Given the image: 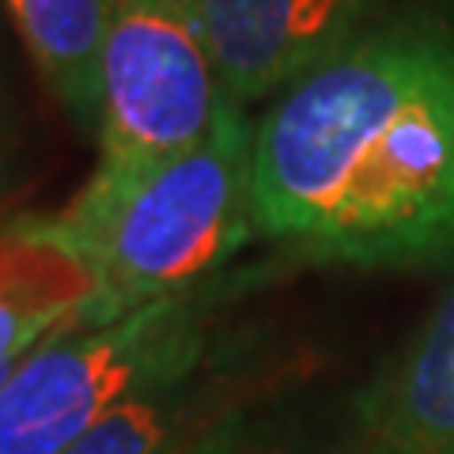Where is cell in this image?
Segmentation results:
<instances>
[{
	"mask_svg": "<svg viewBox=\"0 0 454 454\" xmlns=\"http://www.w3.org/2000/svg\"><path fill=\"white\" fill-rule=\"evenodd\" d=\"M223 88L254 103L310 76L360 38L372 0H190Z\"/></svg>",
	"mask_w": 454,
	"mask_h": 454,
	"instance_id": "5b68a950",
	"label": "cell"
},
{
	"mask_svg": "<svg viewBox=\"0 0 454 454\" xmlns=\"http://www.w3.org/2000/svg\"><path fill=\"white\" fill-rule=\"evenodd\" d=\"M178 454H310V450L300 447V439L292 435L284 420L235 405L231 413L220 417L205 435H197Z\"/></svg>",
	"mask_w": 454,
	"mask_h": 454,
	"instance_id": "30bf717a",
	"label": "cell"
},
{
	"mask_svg": "<svg viewBox=\"0 0 454 454\" xmlns=\"http://www.w3.org/2000/svg\"><path fill=\"white\" fill-rule=\"evenodd\" d=\"M23 360V356H20ZM20 360H0V390H4L8 387V379L12 375H16V367H20Z\"/></svg>",
	"mask_w": 454,
	"mask_h": 454,
	"instance_id": "7c38bea8",
	"label": "cell"
},
{
	"mask_svg": "<svg viewBox=\"0 0 454 454\" xmlns=\"http://www.w3.org/2000/svg\"><path fill=\"white\" fill-rule=\"evenodd\" d=\"M258 239L315 262H454V42L402 23L360 35L254 125Z\"/></svg>",
	"mask_w": 454,
	"mask_h": 454,
	"instance_id": "6da1fadb",
	"label": "cell"
},
{
	"mask_svg": "<svg viewBox=\"0 0 454 454\" xmlns=\"http://www.w3.org/2000/svg\"><path fill=\"white\" fill-rule=\"evenodd\" d=\"M208 325L193 295L76 322L20 360L0 390V454H65L140 390L205 367Z\"/></svg>",
	"mask_w": 454,
	"mask_h": 454,
	"instance_id": "3957f363",
	"label": "cell"
},
{
	"mask_svg": "<svg viewBox=\"0 0 454 454\" xmlns=\"http://www.w3.org/2000/svg\"><path fill=\"white\" fill-rule=\"evenodd\" d=\"M27 53L83 129L98 133L103 114V46L114 0H4Z\"/></svg>",
	"mask_w": 454,
	"mask_h": 454,
	"instance_id": "ba28073f",
	"label": "cell"
},
{
	"mask_svg": "<svg viewBox=\"0 0 454 454\" xmlns=\"http://www.w3.org/2000/svg\"><path fill=\"white\" fill-rule=\"evenodd\" d=\"M227 98L190 0H114L98 163L65 216L98 212L152 167L193 148Z\"/></svg>",
	"mask_w": 454,
	"mask_h": 454,
	"instance_id": "277c9868",
	"label": "cell"
},
{
	"mask_svg": "<svg viewBox=\"0 0 454 454\" xmlns=\"http://www.w3.org/2000/svg\"><path fill=\"white\" fill-rule=\"evenodd\" d=\"M231 409L227 382L197 367L182 379L140 390L65 454H178Z\"/></svg>",
	"mask_w": 454,
	"mask_h": 454,
	"instance_id": "9c48e42d",
	"label": "cell"
},
{
	"mask_svg": "<svg viewBox=\"0 0 454 454\" xmlns=\"http://www.w3.org/2000/svg\"><path fill=\"white\" fill-rule=\"evenodd\" d=\"M95 300V265L57 220L23 216L0 227V360L27 356Z\"/></svg>",
	"mask_w": 454,
	"mask_h": 454,
	"instance_id": "52a82bcc",
	"label": "cell"
},
{
	"mask_svg": "<svg viewBox=\"0 0 454 454\" xmlns=\"http://www.w3.org/2000/svg\"><path fill=\"white\" fill-rule=\"evenodd\" d=\"M20 155H23V125H20V103L12 95V83L0 68V201L12 193L20 175Z\"/></svg>",
	"mask_w": 454,
	"mask_h": 454,
	"instance_id": "8fae6325",
	"label": "cell"
},
{
	"mask_svg": "<svg viewBox=\"0 0 454 454\" xmlns=\"http://www.w3.org/2000/svg\"><path fill=\"white\" fill-rule=\"evenodd\" d=\"M330 454H454V280L364 387Z\"/></svg>",
	"mask_w": 454,
	"mask_h": 454,
	"instance_id": "8992f818",
	"label": "cell"
},
{
	"mask_svg": "<svg viewBox=\"0 0 454 454\" xmlns=\"http://www.w3.org/2000/svg\"><path fill=\"white\" fill-rule=\"evenodd\" d=\"M98 273L91 322H110L152 300L190 295L193 284L258 239L254 125L239 98L175 160L152 167L88 216H53Z\"/></svg>",
	"mask_w": 454,
	"mask_h": 454,
	"instance_id": "7a4b0ae2",
	"label": "cell"
}]
</instances>
